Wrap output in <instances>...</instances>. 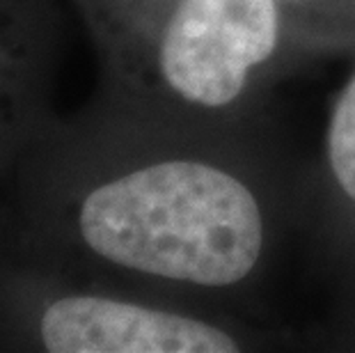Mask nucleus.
I'll use <instances>...</instances> for the list:
<instances>
[{"label":"nucleus","instance_id":"obj_1","mask_svg":"<svg viewBox=\"0 0 355 353\" xmlns=\"http://www.w3.org/2000/svg\"><path fill=\"white\" fill-rule=\"evenodd\" d=\"M96 124L55 154L44 221L58 257L89 284L198 310L250 294L291 200L245 126L112 108Z\"/></svg>","mask_w":355,"mask_h":353},{"label":"nucleus","instance_id":"obj_2","mask_svg":"<svg viewBox=\"0 0 355 353\" xmlns=\"http://www.w3.org/2000/svg\"><path fill=\"white\" fill-rule=\"evenodd\" d=\"M103 58L110 108L245 126L293 46L279 0H73Z\"/></svg>","mask_w":355,"mask_h":353},{"label":"nucleus","instance_id":"obj_3","mask_svg":"<svg viewBox=\"0 0 355 353\" xmlns=\"http://www.w3.org/2000/svg\"><path fill=\"white\" fill-rule=\"evenodd\" d=\"M33 337L49 353H236L243 328L198 310L126 289L87 284L55 289L33 312Z\"/></svg>","mask_w":355,"mask_h":353},{"label":"nucleus","instance_id":"obj_4","mask_svg":"<svg viewBox=\"0 0 355 353\" xmlns=\"http://www.w3.org/2000/svg\"><path fill=\"white\" fill-rule=\"evenodd\" d=\"M55 28V0H0V168L51 133Z\"/></svg>","mask_w":355,"mask_h":353},{"label":"nucleus","instance_id":"obj_5","mask_svg":"<svg viewBox=\"0 0 355 353\" xmlns=\"http://www.w3.org/2000/svg\"><path fill=\"white\" fill-rule=\"evenodd\" d=\"M314 212L355 294V67L330 106L314 179Z\"/></svg>","mask_w":355,"mask_h":353},{"label":"nucleus","instance_id":"obj_6","mask_svg":"<svg viewBox=\"0 0 355 353\" xmlns=\"http://www.w3.org/2000/svg\"><path fill=\"white\" fill-rule=\"evenodd\" d=\"M293 46L355 44V0H279Z\"/></svg>","mask_w":355,"mask_h":353}]
</instances>
